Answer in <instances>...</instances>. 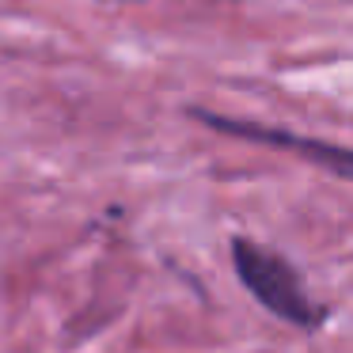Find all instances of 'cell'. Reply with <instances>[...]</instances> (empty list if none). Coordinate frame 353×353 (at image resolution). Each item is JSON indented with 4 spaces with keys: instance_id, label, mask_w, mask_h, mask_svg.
I'll list each match as a JSON object with an SVG mask.
<instances>
[{
    "instance_id": "1",
    "label": "cell",
    "mask_w": 353,
    "mask_h": 353,
    "mask_svg": "<svg viewBox=\"0 0 353 353\" xmlns=\"http://www.w3.org/2000/svg\"><path fill=\"white\" fill-rule=\"evenodd\" d=\"M232 270H236L239 285L266 307L274 319L289 323V327L304 330H323L330 319V307L307 292V281L285 254L270 251V247L254 243L247 236L232 239Z\"/></svg>"
},
{
    "instance_id": "2",
    "label": "cell",
    "mask_w": 353,
    "mask_h": 353,
    "mask_svg": "<svg viewBox=\"0 0 353 353\" xmlns=\"http://www.w3.org/2000/svg\"><path fill=\"white\" fill-rule=\"evenodd\" d=\"M190 114L216 133H228V137H239V141H254V145H270V148H285V152L300 156V160H312L315 168L330 171V175H342L353 183V148H345V145H330V141H319V137H300V133H289V130H270V125H259V122L209 114V110H198V107Z\"/></svg>"
}]
</instances>
